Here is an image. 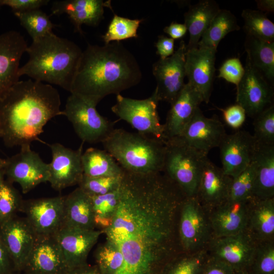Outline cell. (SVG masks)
Returning a JSON list of instances; mask_svg holds the SVG:
<instances>
[{"mask_svg": "<svg viewBox=\"0 0 274 274\" xmlns=\"http://www.w3.org/2000/svg\"><path fill=\"white\" fill-rule=\"evenodd\" d=\"M17 270L0 235V274H13Z\"/></svg>", "mask_w": 274, "mask_h": 274, "instance_id": "50", "label": "cell"}, {"mask_svg": "<svg viewBox=\"0 0 274 274\" xmlns=\"http://www.w3.org/2000/svg\"><path fill=\"white\" fill-rule=\"evenodd\" d=\"M105 7L112 9L110 1L63 0L54 1L51 10L53 15L67 14L75 31L82 34L83 24L96 26L100 22Z\"/></svg>", "mask_w": 274, "mask_h": 274, "instance_id": "26", "label": "cell"}, {"mask_svg": "<svg viewBox=\"0 0 274 274\" xmlns=\"http://www.w3.org/2000/svg\"><path fill=\"white\" fill-rule=\"evenodd\" d=\"M37 236H51L64 226V196L23 201L21 210Z\"/></svg>", "mask_w": 274, "mask_h": 274, "instance_id": "13", "label": "cell"}, {"mask_svg": "<svg viewBox=\"0 0 274 274\" xmlns=\"http://www.w3.org/2000/svg\"><path fill=\"white\" fill-rule=\"evenodd\" d=\"M64 226L83 229H95L91 196L78 187L64 196Z\"/></svg>", "mask_w": 274, "mask_h": 274, "instance_id": "29", "label": "cell"}, {"mask_svg": "<svg viewBox=\"0 0 274 274\" xmlns=\"http://www.w3.org/2000/svg\"><path fill=\"white\" fill-rule=\"evenodd\" d=\"M175 40L163 35L158 36L156 43V54L160 59H165L172 56L175 52Z\"/></svg>", "mask_w": 274, "mask_h": 274, "instance_id": "49", "label": "cell"}, {"mask_svg": "<svg viewBox=\"0 0 274 274\" xmlns=\"http://www.w3.org/2000/svg\"><path fill=\"white\" fill-rule=\"evenodd\" d=\"M23 201L12 183L3 179L0 182V226L21 210Z\"/></svg>", "mask_w": 274, "mask_h": 274, "instance_id": "40", "label": "cell"}, {"mask_svg": "<svg viewBox=\"0 0 274 274\" xmlns=\"http://www.w3.org/2000/svg\"><path fill=\"white\" fill-rule=\"evenodd\" d=\"M4 166H0V182L4 178V173L3 170Z\"/></svg>", "mask_w": 274, "mask_h": 274, "instance_id": "55", "label": "cell"}, {"mask_svg": "<svg viewBox=\"0 0 274 274\" xmlns=\"http://www.w3.org/2000/svg\"><path fill=\"white\" fill-rule=\"evenodd\" d=\"M123 169L136 174L162 173L165 142L139 132L114 128L101 142Z\"/></svg>", "mask_w": 274, "mask_h": 274, "instance_id": "5", "label": "cell"}, {"mask_svg": "<svg viewBox=\"0 0 274 274\" xmlns=\"http://www.w3.org/2000/svg\"><path fill=\"white\" fill-rule=\"evenodd\" d=\"M257 146L253 135L247 131L226 134L219 146L223 172L232 178L238 176L253 161Z\"/></svg>", "mask_w": 274, "mask_h": 274, "instance_id": "16", "label": "cell"}, {"mask_svg": "<svg viewBox=\"0 0 274 274\" xmlns=\"http://www.w3.org/2000/svg\"><path fill=\"white\" fill-rule=\"evenodd\" d=\"M94 257L101 274H116L123 263V257L118 247L107 239L98 246Z\"/></svg>", "mask_w": 274, "mask_h": 274, "instance_id": "37", "label": "cell"}, {"mask_svg": "<svg viewBox=\"0 0 274 274\" xmlns=\"http://www.w3.org/2000/svg\"><path fill=\"white\" fill-rule=\"evenodd\" d=\"M241 15L246 34L264 41L274 42V24L265 13L248 9L243 10Z\"/></svg>", "mask_w": 274, "mask_h": 274, "instance_id": "35", "label": "cell"}, {"mask_svg": "<svg viewBox=\"0 0 274 274\" xmlns=\"http://www.w3.org/2000/svg\"><path fill=\"white\" fill-rule=\"evenodd\" d=\"M226 134L223 124L216 115L207 117L199 107L178 138L208 155L211 150L219 147Z\"/></svg>", "mask_w": 274, "mask_h": 274, "instance_id": "18", "label": "cell"}, {"mask_svg": "<svg viewBox=\"0 0 274 274\" xmlns=\"http://www.w3.org/2000/svg\"><path fill=\"white\" fill-rule=\"evenodd\" d=\"M253 160L255 165L253 198H274V145L258 144Z\"/></svg>", "mask_w": 274, "mask_h": 274, "instance_id": "28", "label": "cell"}, {"mask_svg": "<svg viewBox=\"0 0 274 274\" xmlns=\"http://www.w3.org/2000/svg\"><path fill=\"white\" fill-rule=\"evenodd\" d=\"M14 15L32 41L52 32V29L55 27L49 16L40 9L16 13Z\"/></svg>", "mask_w": 274, "mask_h": 274, "instance_id": "36", "label": "cell"}, {"mask_svg": "<svg viewBox=\"0 0 274 274\" xmlns=\"http://www.w3.org/2000/svg\"><path fill=\"white\" fill-rule=\"evenodd\" d=\"M255 165L251 164L236 177L232 178L228 199L244 200L253 198Z\"/></svg>", "mask_w": 274, "mask_h": 274, "instance_id": "41", "label": "cell"}, {"mask_svg": "<svg viewBox=\"0 0 274 274\" xmlns=\"http://www.w3.org/2000/svg\"><path fill=\"white\" fill-rule=\"evenodd\" d=\"M142 74L133 55L120 42L88 44L70 92L97 105L105 97L138 84Z\"/></svg>", "mask_w": 274, "mask_h": 274, "instance_id": "3", "label": "cell"}, {"mask_svg": "<svg viewBox=\"0 0 274 274\" xmlns=\"http://www.w3.org/2000/svg\"><path fill=\"white\" fill-rule=\"evenodd\" d=\"M0 235L16 269L23 270L37 237L31 226L15 216L0 226Z\"/></svg>", "mask_w": 274, "mask_h": 274, "instance_id": "19", "label": "cell"}, {"mask_svg": "<svg viewBox=\"0 0 274 274\" xmlns=\"http://www.w3.org/2000/svg\"><path fill=\"white\" fill-rule=\"evenodd\" d=\"M120 188L112 223L103 231L123 257L116 274H163L183 252L178 221L186 196L161 173L142 175L125 170Z\"/></svg>", "mask_w": 274, "mask_h": 274, "instance_id": "1", "label": "cell"}, {"mask_svg": "<svg viewBox=\"0 0 274 274\" xmlns=\"http://www.w3.org/2000/svg\"><path fill=\"white\" fill-rule=\"evenodd\" d=\"M232 178L209 159L198 184L195 197L209 212L228 199Z\"/></svg>", "mask_w": 274, "mask_h": 274, "instance_id": "24", "label": "cell"}, {"mask_svg": "<svg viewBox=\"0 0 274 274\" xmlns=\"http://www.w3.org/2000/svg\"><path fill=\"white\" fill-rule=\"evenodd\" d=\"M253 136L258 144L274 145V106L271 105L254 118Z\"/></svg>", "mask_w": 274, "mask_h": 274, "instance_id": "42", "label": "cell"}, {"mask_svg": "<svg viewBox=\"0 0 274 274\" xmlns=\"http://www.w3.org/2000/svg\"><path fill=\"white\" fill-rule=\"evenodd\" d=\"M68 274H101L96 265L90 266L86 264L70 271Z\"/></svg>", "mask_w": 274, "mask_h": 274, "instance_id": "52", "label": "cell"}, {"mask_svg": "<svg viewBox=\"0 0 274 274\" xmlns=\"http://www.w3.org/2000/svg\"><path fill=\"white\" fill-rule=\"evenodd\" d=\"M252 199L244 200L227 199L209 211L213 237L233 235L246 232Z\"/></svg>", "mask_w": 274, "mask_h": 274, "instance_id": "23", "label": "cell"}, {"mask_svg": "<svg viewBox=\"0 0 274 274\" xmlns=\"http://www.w3.org/2000/svg\"><path fill=\"white\" fill-rule=\"evenodd\" d=\"M234 274H251L248 270L234 271Z\"/></svg>", "mask_w": 274, "mask_h": 274, "instance_id": "54", "label": "cell"}, {"mask_svg": "<svg viewBox=\"0 0 274 274\" xmlns=\"http://www.w3.org/2000/svg\"><path fill=\"white\" fill-rule=\"evenodd\" d=\"M26 52L28 60L20 67L19 77L26 75L70 91L83 52L79 46L52 32L33 40Z\"/></svg>", "mask_w": 274, "mask_h": 274, "instance_id": "4", "label": "cell"}, {"mask_svg": "<svg viewBox=\"0 0 274 274\" xmlns=\"http://www.w3.org/2000/svg\"><path fill=\"white\" fill-rule=\"evenodd\" d=\"M103 233L101 230L63 226L55 234L70 270L87 264L89 252Z\"/></svg>", "mask_w": 274, "mask_h": 274, "instance_id": "21", "label": "cell"}, {"mask_svg": "<svg viewBox=\"0 0 274 274\" xmlns=\"http://www.w3.org/2000/svg\"><path fill=\"white\" fill-rule=\"evenodd\" d=\"M234 270L228 265L208 254L200 274H234Z\"/></svg>", "mask_w": 274, "mask_h": 274, "instance_id": "48", "label": "cell"}, {"mask_svg": "<svg viewBox=\"0 0 274 274\" xmlns=\"http://www.w3.org/2000/svg\"><path fill=\"white\" fill-rule=\"evenodd\" d=\"M159 100L154 92L149 97L138 99L116 95L112 111L120 119L129 123L138 132L165 142L164 126L160 122L157 111Z\"/></svg>", "mask_w": 274, "mask_h": 274, "instance_id": "9", "label": "cell"}, {"mask_svg": "<svg viewBox=\"0 0 274 274\" xmlns=\"http://www.w3.org/2000/svg\"><path fill=\"white\" fill-rule=\"evenodd\" d=\"M27 47L24 38L17 31L0 35V98L19 81L20 61Z\"/></svg>", "mask_w": 274, "mask_h": 274, "instance_id": "22", "label": "cell"}, {"mask_svg": "<svg viewBox=\"0 0 274 274\" xmlns=\"http://www.w3.org/2000/svg\"><path fill=\"white\" fill-rule=\"evenodd\" d=\"M246 232L256 244L274 241V198L251 199Z\"/></svg>", "mask_w": 274, "mask_h": 274, "instance_id": "27", "label": "cell"}, {"mask_svg": "<svg viewBox=\"0 0 274 274\" xmlns=\"http://www.w3.org/2000/svg\"><path fill=\"white\" fill-rule=\"evenodd\" d=\"M203 102L199 93L189 83L170 104L164 126V137L167 140L179 136Z\"/></svg>", "mask_w": 274, "mask_h": 274, "instance_id": "25", "label": "cell"}, {"mask_svg": "<svg viewBox=\"0 0 274 274\" xmlns=\"http://www.w3.org/2000/svg\"><path fill=\"white\" fill-rule=\"evenodd\" d=\"M186 52V45L182 40L172 56L160 58L153 64L152 73L157 84L154 92L159 101L170 105L184 88Z\"/></svg>", "mask_w": 274, "mask_h": 274, "instance_id": "11", "label": "cell"}, {"mask_svg": "<svg viewBox=\"0 0 274 274\" xmlns=\"http://www.w3.org/2000/svg\"><path fill=\"white\" fill-rule=\"evenodd\" d=\"M208 257L207 249L191 253L182 252L169 264L163 274H200Z\"/></svg>", "mask_w": 274, "mask_h": 274, "instance_id": "38", "label": "cell"}, {"mask_svg": "<svg viewBox=\"0 0 274 274\" xmlns=\"http://www.w3.org/2000/svg\"><path fill=\"white\" fill-rule=\"evenodd\" d=\"M165 154L162 173L187 197L195 196L205 164L206 155L176 137L165 141Z\"/></svg>", "mask_w": 274, "mask_h": 274, "instance_id": "6", "label": "cell"}, {"mask_svg": "<svg viewBox=\"0 0 274 274\" xmlns=\"http://www.w3.org/2000/svg\"><path fill=\"white\" fill-rule=\"evenodd\" d=\"M5 159L0 158V166H4Z\"/></svg>", "mask_w": 274, "mask_h": 274, "instance_id": "56", "label": "cell"}, {"mask_svg": "<svg viewBox=\"0 0 274 274\" xmlns=\"http://www.w3.org/2000/svg\"><path fill=\"white\" fill-rule=\"evenodd\" d=\"M244 67V75L236 86V101L247 115L254 118L272 105L273 85L247 59Z\"/></svg>", "mask_w": 274, "mask_h": 274, "instance_id": "12", "label": "cell"}, {"mask_svg": "<svg viewBox=\"0 0 274 274\" xmlns=\"http://www.w3.org/2000/svg\"><path fill=\"white\" fill-rule=\"evenodd\" d=\"M239 29L236 17L229 10L220 9L202 35L198 47L217 49L228 33Z\"/></svg>", "mask_w": 274, "mask_h": 274, "instance_id": "33", "label": "cell"}, {"mask_svg": "<svg viewBox=\"0 0 274 274\" xmlns=\"http://www.w3.org/2000/svg\"><path fill=\"white\" fill-rule=\"evenodd\" d=\"M218 4L213 0H201L189 5L184 14V24L189 33L186 50L198 47L202 35L220 11Z\"/></svg>", "mask_w": 274, "mask_h": 274, "instance_id": "30", "label": "cell"}, {"mask_svg": "<svg viewBox=\"0 0 274 274\" xmlns=\"http://www.w3.org/2000/svg\"><path fill=\"white\" fill-rule=\"evenodd\" d=\"M247 59L272 85L274 80V42L246 34L244 43Z\"/></svg>", "mask_w": 274, "mask_h": 274, "instance_id": "32", "label": "cell"}, {"mask_svg": "<svg viewBox=\"0 0 274 274\" xmlns=\"http://www.w3.org/2000/svg\"><path fill=\"white\" fill-rule=\"evenodd\" d=\"M257 244L244 232L213 237L207 247L210 257L225 263L234 271L248 270Z\"/></svg>", "mask_w": 274, "mask_h": 274, "instance_id": "15", "label": "cell"}, {"mask_svg": "<svg viewBox=\"0 0 274 274\" xmlns=\"http://www.w3.org/2000/svg\"><path fill=\"white\" fill-rule=\"evenodd\" d=\"M49 2V0H0V7L8 6L14 14L40 9Z\"/></svg>", "mask_w": 274, "mask_h": 274, "instance_id": "47", "label": "cell"}, {"mask_svg": "<svg viewBox=\"0 0 274 274\" xmlns=\"http://www.w3.org/2000/svg\"><path fill=\"white\" fill-rule=\"evenodd\" d=\"M245 73V67L240 59L236 57L226 59L219 69L218 78L238 85Z\"/></svg>", "mask_w": 274, "mask_h": 274, "instance_id": "45", "label": "cell"}, {"mask_svg": "<svg viewBox=\"0 0 274 274\" xmlns=\"http://www.w3.org/2000/svg\"><path fill=\"white\" fill-rule=\"evenodd\" d=\"M219 110L222 113L225 122L233 129H238L245 121L247 115L245 110L236 103L225 109Z\"/></svg>", "mask_w": 274, "mask_h": 274, "instance_id": "46", "label": "cell"}, {"mask_svg": "<svg viewBox=\"0 0 274 274\" xmlns=\"http://www.w3.org/2000/svg\"><path fill=\"white\" fill-rule=\"evenodd\" d=\"M178 235L183 252L207 249L213 238L209 213L194 197H186L181 206Z\"/></svg>", "mask_w": 274, "mask_h": 274, "instance_id": "7", "label": "cell"}, {"mask_svg": "<svg viewBox=\"0 0 274 274\" xmlns=\"http://www.w3.org/2000/svg\"><path fill=\"white\" fill-rule=\"evenodd\" d=\"M24 274H36V273H29V272H24Z\"/></svg>", "mask_w": 274, "mask_h": 274, "instance_id": "57", "label": "cell"}, {"mask_svg": "<svg viewBox=\"0 0 274 274\" xmlns=\"http://www.w3.org/2000/svg\"><path fill=\"white\" fill-rule=\"evenodd\" d=\"M163 31L175 40L183 38L186 33L187 28L184 23L173 22L164 28Z\"/></svg>", "mask_w": 274, "mask_h": 274, "instance_id": "51", "label": "cell"}, {"mask_svg": "<svg viewBox=\"0 0 274 274\" xmlns=\"http://www.w3.org/2000/svg\"><path fill=\"white\" fill-rule=\"evenodd\" d=\"M3 170L7 180L19 184L24 194L49 178V163L32 150L30 145L20 147L18 153L6 159Z\"/></svg>", "mask_w": 274, "mask_h": 274, "instance_id": "10", "label": "cell"}, {"mask_svg": "<svg viewBox=\"0 0 274 274\" xmlns=\"http://www.w3.org/2000/svg\"><path fill=\"white\" fill-rule=\"evenodd\" d=\"M259 11L269 13L274 11L273 0H257L256 1Z\"/></svg>", "mask_w": 274, "mask_h": 274, "instance_id": "53", "label": "cell"}, {"mask_svg": "<svg viewBox=\"0 0 274 274\" xmlns=\"http://www.w3.org/2000/svg\"><path fill=\"white\" fill-rule=\"evenodd\" d=\"M248 270L251 274H274V241L257 244Z\"/></svg>", "mask_w": 274, "mask_h": 274, "instance_id": "43", "label": "cell"}, {"mask_svg": "<svg viewBox=\"0 0 274 274\" xmlns=\"http://www.w3.org/2000/svg\"><path fill=\"white\" fill-rule=\"evenodd\" d=\"M83 175L91 178L122 176L124 170L105 150L90 147L81 156Z\"/></svg>", "mask_w": 274, "mask_h": 274, "instance_id": "31", "label": "cell"}, {"mask_svg": "<svg viewBox=\"0 0 274 274\" xmlns=\"http://www.w3.org/2000/svg\"><path fill=\"white\" fill-rule=\"evenodd\" d=\"M217 49L197 47L187 50L185 73L189 83L208 104L212 94L214 79Z\"/></svg>", "mask_w": 274, "mask_h": 274, "instance_id": "17", "label": "cell"}, {"mask_svg": "<svg viewBox=\"0 0 274 274\" xmlns=\"http://www.w3.org/2000/svg\"><path fill=\"white\" fill-rule=\"evenodd\" d=\"M120 196V186L106 194L91 196L95 228L104 231L111 225Z\"/></svg>", "mask_w": 274, "mask_h": 274, "instance_id": "34", "label": "cell"}, {"mask_svg": "<svg viewBox=\"0 0 274 274\" xmlns=\"http://www.w3.org/2000/svg\"><path fill=\"white\" fill-rule=\"evenodd\" d=\"M123 176L91 178L83 175L78 186L90 196L102 195L118 188Z\"/></svg>", "mask_w": 274, "mask_h": 274, "instance_id": "44", "label": "cell"}, {"mask_svg": "<svg viewBox=\"0 0 274 274\" xmlns=\"http://www.w3.org/2000/svg\"><path fill=\"white\" fill-rule=\"evenodd\" d=\"M96 106L72 93L66 99L64 116L83 143H101L114 129V123L101 115Z\"/></svg>", "mask_w": 274, "mask_h": 274, "instance_id": "8", "label": "cell"}, {"mask_svg": "<svg viewBox=\"0 0 274 274\" xmlns=\"http://www.w3.org/2000/svg\"><path fill=\"white\" fill-rule=\"evenodd\" d=\"M52 154L49 163L48 182L56 191L78 185L83 172L81 156L83 143L77 150L67 148L59 143L50 144Z\"/></svg>", "mask_w": 274, "mask_h": 274, "instance_id": "14", "label": "cell"}, {"mask_svg": "<svg viewBox=\"0 0 274 274\" xmlns=\"http://www.w3.org/2000/svg\"><path fill=\"white\" fill-rule=\"evenodd\" d=\"M36 274H68L70 269L54 235L37 236L23 270Z\"/></svg>", "mask_w": 274, "mask_h": 274, "instance_id": "20", "label": "cell"}, {"mask_svg": "<svg viewBox=\"0 0 274 274\" xmlns=\"http://www.w3.org/2000/svg\"><path fill=\"white\" fill-rule=\"evenodd\" d=\"M141 19H131L115 14L106 33L102 36L105 44L132 38H138V29Z\"/></svg>", "mask_w": 274, "mask_h": 274, "instance_id": "39", "label": "cell"}, {"mask_svg": "<svg viewBox=\"0 0 274 274\" xmlns=\"http://www.w3.org/2000/svg\"><path fill=\"white\" fill-rule=\"evenodd\" d=\"M58 90L32 79L18 81L0 98V139L9 148L30 145L49 121L64 115Z\"/></svg>", "mask_w": 274, "mask_h": 274, "instance_id": "2", "label": "cell"}]
</instances>
